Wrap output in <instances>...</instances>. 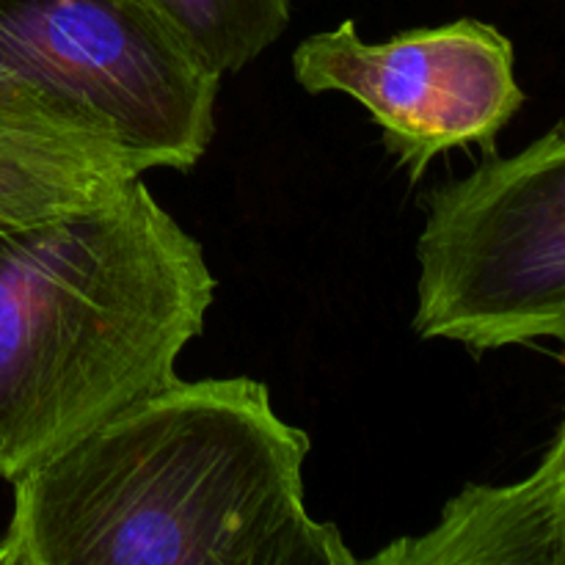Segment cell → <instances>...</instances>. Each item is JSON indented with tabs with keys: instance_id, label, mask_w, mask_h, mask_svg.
I'll list each match as a JSON object with an SVG mask.
<instances>
[{
	"instance_id": "obj_1",
	"label": "cell",
	"mask_w": 565,
	"mask_h": 565,
	"mask_svg": "<svg viewBox=\"0 0 565 565\" xmlns=\"http://www.w3.org/2000/svg\"><path fill=\"white\" fill-rule=\"evenodd\" d=\"M309 436L263 381L147 392L14 480L0 565H353L307 508Z\"/></svg>"
},
{
	"instance_id": "obj_7",
	"label": "cell",
	"mask_w": 565,
	"mask_h": 565,
	"mask_svg": "<svg viewBox=\"0 0 565 565\" xmlns=\"http://www.w3.org/2000/svg\"><path fill=\"white\" fill-rule=\"evenodd\" d=\"M215 75L241 72L290 28L292 0H138Z\"/></svg>"
},
{
	"instance_id": "obj_5",
	"label": "cell",
	"mask_w": 565,
	"mask_h": 565,
	"mask_svg": "<svg viewBox=\"0 0 565 565\" xmlns=\"http://www.w3.org/2000/svg\"><path fill=\"white\" fill-rule=\"evenodd\" d=\"M292 72L303 92H340L367 108L412 182L452 149L494 154L497 138L527 103L511 39L469 17L386 42H364L356 22L342 20L298 42Z\"/></svg>"
},
{
	"instance_id": "obj_4",
	"label": "cell",
	"mask_w": 565,
	"mask_h": 565,
	"mask_svg": "<svg viewBox=\"0 0 565 565\" xmlns=\"http://www.w3.org/2000/svg\"><path fill=\"white\" fill-rule=\"evenodd\" d=\"M423 340L475 353L565 345V125L425 196L417 241Z\"/></svg>"
},
{
	"instance_id": "obj_6",
	"label": "cell",
	"mask_w": 565,
	"mask_h": 565,
	"mask_svg": "<svg viewBox=\"0 0 565 565\" xmlns=\"http://www.w3.org/2000/svg\"><path fill=\"white\" fill-rule=\"evenodd\" d=\"M147 174L116 143L47 116L0 110V226L88 207Z\"/></svg>"
},
{
	"instance_id": "obj_3",
	"label": "cell",
	"mask_w": 565,
	"mask_h": 565,
	"mask_svg": "<svg viewBox=\"0 0 565 565\" xmlns=\"http://www.w3.org/2000/svg\"><path fill=\"white\" fill-rule=\"evenodd\" d=\"M221 75L138 0H0V110L47 116L191 171L215 136Z\"/></svg>"
},
{
	"instance_id": "obj_8",
	"label": "cell",
	"mask_w": 565,
	"mask_h": 565,
	"mask_svg": "<svg viewBox=\"0 0 565 565\" xmlns=\"http://www.w3.org/2000/svg\"><path fill=\"white\" fill-rule=\"evenodd\" d=\"M561 359L565 364V345ZM530 478L539 486L541 497L546 502V511H550L552 527H555L557 565H565V414L555 439L546 447L544 458H541V463L535 467V472Z\"/></svg>"
},
{
	"instance_id": "obj_2",
	"label": "cell",
	"mask_w": 565,
	"mask_h": 565,
	"mask_svg": "<svg viewBox=\"0 0 565 565\" xmlns=\"http://www.w3.org/2000/svg\"><path fill=\"white\" fill-rule=\"evenodd\" d=\"M218 279L141 177L66 215L0 226V480L169 384Z\"/></svg>"
},
{
	"instance_id": "obj_9",
	"label": "cell",
	"mask_w": 565,
	"mask_h": 565,
	"mask_svg": "<svg viewBox=\"0 0 565 565\" xmlns=\"http://www.w3.org/2000/svg\"><path fill=\"white\" fill-rule=\"evenodd\" d=\"M552 3H565V0H552Z\"/></svg>"
}]
</instances>
